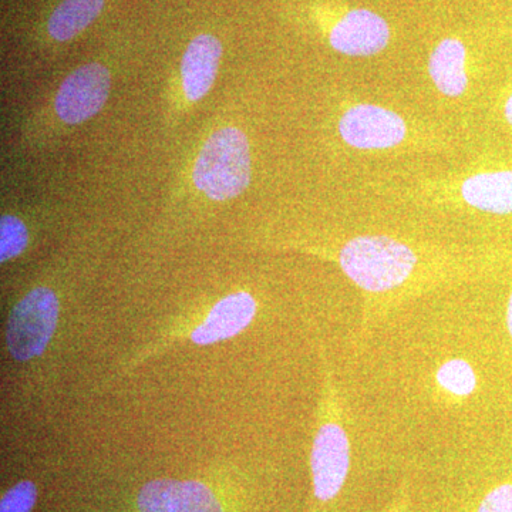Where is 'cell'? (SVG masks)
I'll list each match as a JSON object with an SVG mask.
<instances>
[{
    "label": "cell",
    "mask_w": 512,
    "mask_h": 512,
    "mask_svg": "<svg viewBox=\"0 0 512 512\" xmlns=\"http://www.w3.org/2000/svg\"><path fill=\"white\" fill-rule=\"evenodd\" d=\"M345 274L367 292L399 288L417 264L412 249L389 237H359L349 241L339 255Z\"/></svg>",
    "instance_id": "1"
},
{
    "label": "cell",
    "mask_w": 512,
    "mask_h": 512,
    "mask_svg": "<svg viewBox=\"0 0 512 512\" xmlns=\"http://www.w3.org/2000/svg\"><path fill=\"white\" fill-rule=\"evenodd\" d=\"M192 178L195 187L214 201L242 194L251 181L247 136L235 127L215 131L202 147Z\"/></svg>",
    "instance_id": "2"
},
{
    "label": "cell",
    "mask_w": 512,
    "mask_h": 512,
    "mask_svg": "<svg viewBox=\"0 0 512 512\" xmlns=\"http://www.w3.org/2000/svg\"><path fill=\"white\" fill-rule=\"evenodd\" d=\"M60 303L52 289L39 286L26 293L10 312L6 345L10 356L28 362L42 356L55 336Z\"/></svg>",
    "instance_id": "3"
},
{
    "label": "cell",
    "mask_w": 512,
    "mask_h": 512,
    "mask_svg": "<svg viewBox=\"0 0 512 512\" xmlns=\"http://www.w3.org/2000/svg\"><path fill=\"white\" fill-rule=\"evenodd\" d=\"M313 494L319 503L335 500L346 483L350 468L348 434L339 421H323L313 440Z\"/></svg>",
    "instance_id": "4"
},
{
    "label": "cell",
    "mask_w": 512,
    "mask_h": 512,
    "mask_svg": "<svg viewBox=\"0 0 512 512\" xmlns=\"http://www.w3.org/2000/svg\"><path fill=\"white\" fill-rule=\"evenodd\" d=\"M110 72L100 63L74 70L56 94V113L67 124H80L96 116L110 93Z\"/></svg>",
    "instance_id": "5"
},
{
    "label": "cell",
    "mask_w": 512,
    "mask_h": 512,
    "mask_svg": "<svg viewBox=\"0 0 512 512\" xmlns=\"http://www.w3.org/2000/svg\"><path fill=\"white\" fill-rule=\"evenodd\" d=\"M340 137L360 150H386L399 146L407 133L399 114L373 104H357L339 121Z\"/></svg>",
    "instance_id": "6"
},
{
    "label": "cell",
    "mask_w": 512,
    "mask_h": 512,
    "mask_svg": "<svg viewBox=\"0 0 512 512\" xmlns=\"http://www.w3.org/2000/svg\"><path fill=\"white\" fill-rule=\"evenodd\" d=\"M140 512H224L210 487L200 481L158 478L137 495Z\"/></svg>",
    "instance_id": "7"
},
{
    "label": "cell",
    "mask_w": 512,
    "mask_h": 512,
    "mask_svg": "<svg viewBox=\"0 0 512 512\" xmlns=\"http://www.w3.org/2000/svg\"><path fill=\"white\" fill-rule=\"evenodd\" d=\"M390 39L386 20L366 9L349 12L330 32V45L348 56H373L382 52Z\"/></svg>",
    "instance_id": "8"
},
{
    "label": "cell",
    "mask_w": 512,
    "mask_h": 512,
    "mask_svg": "<svg viewBox=\"0 0 512 512\" xmlns=\"http://www.w3.org/2000/svg\"><path fill=\"white\" fill-rule=\"evenodd\" d=\"M256 301L248 292L225 296L212 306L207 318L191 333L195 345L205 346L239 335L251 325L256 315Z\"/></svg>",
    "instance_id": "9"
},
{
    "label": "cell",
    "mask_w": 512,
    "mask_h": 512,
    "mask_svg": "<svg viewBox=\"0 0 512 512\" xmlns=\"http://www.w3.org/2000/svg\"><path fill=\"white\" fill-rule=\"evenodd\" d=\"M222 45L217 37L200 35L192 39L181 62L185 96L190 101L201 100L210 92L217 77Z\"/></svg>",
    "instance_id": "10"
},
{
    "label": "cell",
    "mask_w": 512,
    "mask_h": 512,
    "mask_svg": "<svg viewBox=\"0 0 512 512\" xmlns=\"http://www.w3.org/2000/svg\"><path fill=\"white\" fill-rule=\"evenodd\" d=\"M461 195L477 210L488 214H512V170L473 175L461 185Z\"/></svg>",
    "instance_id": "11"
},
{
    "label": "cell",
    "mask_w": 512,
    "mask_h": 512,
    "mask_svg": "<svg viewBox=\"0 0 512 512\" xmlns=\"http://www.w3.org/2000/svg\"><path fill=\"white\" fill-rule=\"evenodd\" d=\"M466 47L457 39H444L431 53L429 73L444 96L458 97L466 92Z\"/></svg>",
    "instance_id": "12"
},
{
    "label": "cell",
    "mask_w": 512,
    "mask_h": 512,
    "mask_svg": "<svg viewBox=\"0 0 512 512\" xmlns=\"http://www.w3.org/2000/svg\"><path fill=\"white\" fill-rule=\"evenodd\" d=\"M104 0H64L49 20V33L57 42H67L83 32L103 10Z\"/></svg>",
    "instance_id": "13"
},
{
    "label": "cell",
    "mask_w": 512,
    "mask_h": 512,
    "mask_svg": "<svg viewBox=\"0 0 512 512\" xmlns=\"http://www.w3.org/2000/svg\"><path fill=\"white\" fill-rule=\"evenodd\" d=\"M437 384L451 396L468 397L477 387V376L470 363L463 359H451L437 370Z\"/></svg>",
    "instance_id": "14"
},
{
    "label": "cell",
    "mask_w": 512,
    "mask_h": 512,
    "mask_svg": "<svg viewBox=\"0 0 512 512\" xmlns=\"http://www.w3.org/2000/svg\"><path fill=\"white\" fill-rule=\"evenodd\" d=\"M29 244L26 225L13 215H3L0 220V262H8L25 251Z\"/></svg>",
    "instance_id": "15"
},
{
    "label": "cell",
    "mask_w": 512,
    "mask_h": 512,
    "mask_svg": "<svg viewBox=\"0 0 512 512\" xmlns=\"http://www.w3.org/2000/svg\"><path fill=\"white\" fill-rule=\"evenodd\" d=\"M37 500V487L25 480L13 485L0 501V512H32Z\"/></svg>",
    "instance_id": "16"
},
{
    "label": "cell",
    "mask_w": 512,
    "mask_h": 512,
    "mask_svg": "<svg viewBox=\"0 0 512 512\" xmlns=\"http://www.w3.org/2000/svg\"><path fill=\"white\" fill-rule=\"evenodd\" d=\"M477 512H512V483L495 487L485 495Z\"/></svg>",
    "instance_id": "17"
},
{
    "label": "cell",
    "mask_w": 512,
    "mask_h": 512,
    "mask_svg": "<svg viewBox=\"0 0 512 512\" xmlns=\"http://www.w3.org/2000/svg\"><path fill=\"white\" fill-rule=\"evenodd\" d=\"M507 328H508V332H510V336L512 338V293H511V296H510V301H508Z\"/></svg>",
    "instance_id": "18"
},
{
    "label": "cell",
    "mask_w": 512,
    "mask_h": 512,
    "mask_svg": "<svg viewBox=\"0 0 512 512\" xmlns=\"http://www.w3.org/2000/svg\"><path fill=\"white\" fill-rule=\"evenodd\" d=\"M505 119H507L508 123L512 126V94L510 96V99L507 100V103H505Z\"/></svg>",
    "instance_id": "19"
},
{
    "label": "cell",
    "mask_w": 512,
    "mask_h": 512,
    "mask_svg": "<svg viewBox=\"0 0 512 512\" xmlns=\"http://www.w3.org/2000/svg\"><path fill=\"white\" fill-rule=\"evenodd\" d=\"M389 512H404V504L403 503L393 504L392 508H390Z\"/></svg>",
    "instance_id": "20"
}]
</instances>
